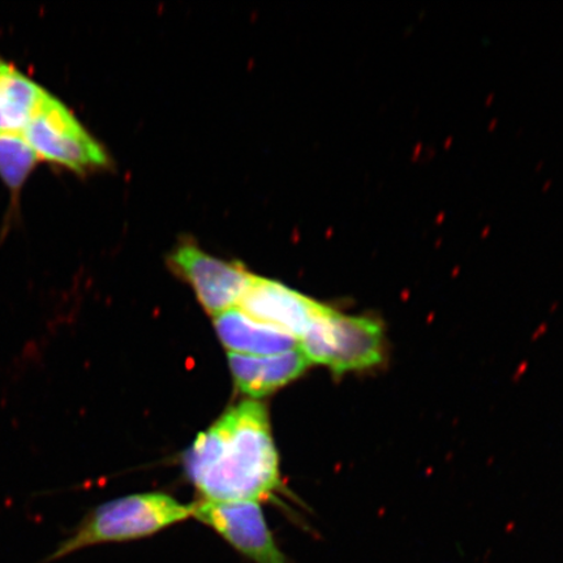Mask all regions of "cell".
I'll return each instance as SVG.
<instances>
[{"label":"cell","mask_w":563,"mask_h":563,"mask_svg":"<svg viewBox=\"0 0 563 563\" xmlns=\"http://www.w3.org/2000/svg\"><path fill=\"white\" fill-rule=\"evenodd\" d=\"M185 463L203 501L258 503L282 488L269 412L256 400L230 407L197 435Z\"/></svg>","instance_id":"1"},{"label":"cell","mask_w":563,"mask_h":563,"mask_svg":"<svg viewBox=\"0 0 563 563\" xmlns=\"http://www.w3.org/2000/svg\"><path fill=\"white\" fill-rule=\"evenodd\" d=\"M309 363L325 365L335 376L377 367L385 357L382 323L329 307L300 340Z\"/></svg>","instance_id":"3"},{"label":"cell","mask_w":563,"mask_h":563,"mask_svg":"<svg viewBox=\"0 0 563 563\" xmlns=\"http://www.w3.org/2000/svg\"><path fill=\"white\" fill-rule=\"evenodd\" d=\"M253 320L301 340L329 306L306 297L277 280L253 276L238 305Z\"/></svg>","instance_id":"7"},{"label":"cell","mask_w":563,"mask_h":563,"mask_svg":"<svg viewBox=\"0 0 563 563\" xmlns=\"http://www.w3.org/2000/svg\"><path fill=\"white\" fill-rule=\"evenodd\" d=\"M47 91L0 56V132H23Z\"/></svg>","instance_id":"10"},{"label":"cell","mask_w":563,"mask_h":563,"mask_svg":"<svg viewBox=\"0 0 563 563\" xmlns=\"http://www.w3.org/2000/svg\"><path fill=\"white\" fill-rule=\"evenodd\" d=\"M194 518L252 563H292L274 539L258 503L195 504Z\"/></svg>","instance_id":"6"},{"label":"cell","mask_w":563,"mask_h":563,"mask_svg":"<svg viewBox=\"0 0 563 563\" xmlns=\"http://www.w3.org/2000/svg\"><path fill=\"white\" fill-rule=\"evenodd\" d=\"M195 505H185L166 493H140L90 510L42 561L53 563L90 547L129 543L156 534L194 517Z\"/></svg>","instance_id":"2"},{"label":"cell","mask_w":563,"mask_h":563,"mask_svg":"<svg viewBox=\"0 0 563 563\" xmlns=\"http://www.w3.org/2000/svg\"><path fill=\"white\" fill-rule=\"evenodd\" d=\"M38 161L23 133L0 132V178L12 192L23 188Z\"/></svg>","instance_id":"11"},{"label":"cell","mask_w":563,"mask_h":563,"mask_svg":"<svg viewBox=\"0 0 563 563\" xmlns=\"http://www.w3.org/2000/svg\"><path fill=\"white\" fill-rule=\"evenodd\" d=\"M228 357L236 389L253 398L269 396L295 382L311 365L300 347L269 356L229 352Z\"/></svg>","instance_id":"8"},{"label":"cell","mask_w":563,"mask_h":563,"mask_svg":"<svg viewBox=\"0 0 563 563\" xmlns=\"http://www.w3.org/2000/svg\"><path fill=\"white\" fill-rule=\"evenodd\" d=\"M168 266L192 287L202 308L214 317L235 308L253 278L243 264L210 256L191 243L174 250Z\"/></svg>","instance_id":"5"},{"label":"cell","mask_w":563,"mask_h":563,"mask_svg":"<svg viewBox=\"0 0 563 563\" xmlns=\"http://www.w3.org/2000/svg\"><path fill=\"white\" fill-rule=\"evenodd\" d=\"M214 328L223 346L234 354L269 356L300 347L297 338L253 320L238 307L216 316Z\"/></svg>","instance_id":"9"},{"label":"cell","mask_w":563,"mask_h":563,"mask_svg":"<svg viewBox=\"0 0 563 563\" xmlns=\"http://www.w3.org/2000/svg\"><path fill=\"white\" fill-rule=\"evenodd\" d=\"M21 133L40 159L75 173L91 172L108 164L101 145L77 121L74 112L51 93Z\"/></svg>","instance_id":"4"}]
</instances>
